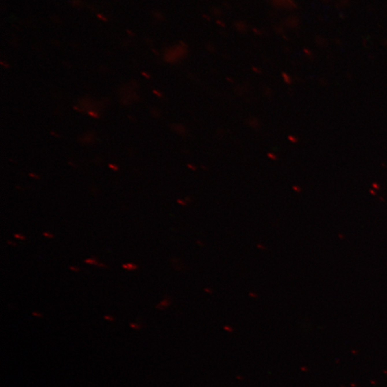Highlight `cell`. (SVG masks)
I'll use <instances>...</instances> for the list:
<instances>
[{"mask_svg": "<svg viewBox=\"0 0 387 387\" xmlns=\"http://www.w3.org/2000/svg\"><path fill=\"white\" fill-rule=\"evenodd\" d=\"M109 167H110V168H112V169H113V170H116H116H118V167H117V166H113V165H109Z\"/></svg>", "mask_w": 387, "mask_h": 387, "instance_id": "cell-15", "label": "cell"}, {"mask_svg": "<svg viewBox=\"0 0 387 387\" xmlns=\"http://www.w3.org/2000/svg\"><path fill=\"white\" fill-rule=\"evenodd\" d=\"M32 315L36 317H42V315L40 314V313H37V312H33V313H32Z\"/></svg>", "mask_w": 387, "mask_h": 387, "instance_id": "cell-14", "label": "cell"}, {"mask_svg": "<svg viewBox=\"0 0 387 387\" xmlns=\"http://www.w3.org/2000/svg\"><path fill=\"white\" fill-rule=\"evenodd\" d=\"M130 326L132 328H134V329H139V327H138V325H136L134 323H131L130 324Z\"/></svg>", "mask_w": 387, "mask_h": 387, "instance_id": "cell-11", "label": "cell"}, {"mask_svg": "<svg viewBox=\"0 0 387 387\" xmlns=\"http://www.w3.org/2000/svg\"><path fill=\"white\" fill-rule=\"evenodd\" d=\"M104 318H105V320H107V321H115V318H113V317H112L110 316H104Z\"/></svg>", "mask_w": 387, "mask_h": 387, "instance_id": "cell-9", "label": "cell"}, {"mask_svg": "<svg viewBox=\"0 0 387 387\" xmlns=\"http://www.w3.org/2000/svg\"><path fill=\"white\" fill-rule=\"evenodd\" d=\"M8 243H9V244L12 245H14V246L17 245H14V244H15V243H14V242H10V241H8Z\"/></svg>", "mask_w": 387, "mask_h": 387, "instance_id": "cell-16", "label": "cell"}, {"mask_svg": "<svg viewBox=\"0 0 387 387\" xmlns=\"http://www.w3.org/2000/svg\"><path fill=\"white\" fill-rule=\"evenodd\" d=\"M43 235H44L45 237H47V238H50V239H51V238H54V235H53V234H50V232H44V233H43Z\"/></svg>", "mask_w": 387, "mask_h": 387, "instance_id": "cell-8", "label": "cell"}, {"mask_svg": "<svg viewBox=\"0 0 387 387\" xmlns=\"http://www.w3.org/2000/svg\"><path fill=\"white\" fill-rule=\"evenodd\" d=\"M267 158H270V160H273V161H275V160L277 159V155H275V153H271V152H268V153H267Z\"/></svg>", "mask_w": 387, "mask_h": 387, "instance_id": "cell-5", "label": "cell"}, {"mask_svg": "<svg viewBox=\"0 0 387 387\" xmlns=\"http://www.w3.org/2000/svg\"><path fill=\"white\" fill-rule=\"evenodd\" d=\"M288 141H289L290 142H291V143H297L298 142V138H297L296 137L294 136H292V135L288 136Z\"/></svg>", "mask_w": 387, "mask_h": 387, "instance_id": "cell-4", "label": "cell"}, {"mask_svg": "<svg viewBox=\"0 0 387 387\" xmlns=\"http://www.w3.org/2000/svg\"><path fill=\"white\" fill-rule=\"evenodd\" d=\"M70 270H73V271H75V272L80 271V269H79L78 267H74V266H71V267H70Z\"/></svg>", "mask_w": 387, "mask_h": 387, "instance_id": "cell-10", "label": "cell"}, {"mask_svg": "<svg viewBox=\"0 0 387 387\" xmlns=\"http://www.w3.org/2000/svg\"><path fill=\"white\" fill-rule=\"evenodd\" d=\"M282 77L283 80L285 81V83L287 84H291L292 83V78H291L290 76L288 74V73H285V72H282Z\"/></svg>", "mask_w": 387, "mask_h": 387, "instance_id": "cell-3", "label": "cell"}, {"mask_svg": "<svg viewBox=\"0 0 387 387\" xmlns=\"http://www.w3.org/2000/svg\"><path fill=\"white\" fill-rule=\"evenodd\" d=\"M14 237H15V238H17V239H19V240H25V236L22 235V234H18V233H17V234H14Z\"/></svg>", "mask_w": 387, "mask_h": 387, "instance_id": "cell-6", "label": "cell"}, {"mask_svg": "<svg viewBox=\"0 0 387 387\" xmlns=\"http://www.w3.org/2000/svg\"><path fill=\"white\" fill-rule=\"evenodd\" d=\"M86 263L89 264H93V265H97L98 267H107V266L105 265L104 264L100 263L98 262L96 260H94L93 258H88V259H86V260L84 261Z\"/></svg>", "mask_w": 387, "mask_h": 387, "instance_id": "cell-1", "label": "cell"}, {"mask_svg": "<svg viewBox=\"0 0 387 387\" xmlns=\"http://www.w3.org/2000/svg\"><path fill=\"white\" fill-rule=\"evenodd\" d=\"M122 267H123V269H125V270H129V271H132V270H136V269H138V267L136 265V264L130 262V263H125L123 264V265H122Z\"/></svg>", "mask_w": 387, "mask_h": 387, "instance_id": "cell-2", "label": "cell"}, {"mask_svg": "<svg viewBox=\"0 0 387 387\" xmlns=\"http://www.w3.org/2000/svg\"><path fill=\"white\" fill-rule=\"evenodd\" d=\"M153 92H154V94H156V95H157L158 97H159V98H161V97H162V94L160 93V92H158V91L153 90Z\"/></svg>", "mask_w": 387, "mask_h": 387, "instance_id": "cell-13", "label": "cell"}, {"mask_svg": "<svg viewBox=\"0 0 387 387\" xmlns=\"http://www.w3.org/2000/svg\"><path fill=\"white\" fill-rule=\"evenodd\" d=\"M252 71H253L254 72H255V73H258V74H261V73H262V71H261V70L260 69V68H257V67H254V66H253V67H252Z\"/></svg>", "mask_w": 387, "mask_h": 387, "instance_id": "cell-7", "label": "cell"}, {"mask_svg": "<svg viewBox=\"0 0 387 387\" xmlns=\"http://www.w3.org/2000/svg\"><path fill=\"white\" fill-rule=\"evenodd\" d=\"M187 166L189 167V168H191V169H192V170H196V167L192 165V164H187Z\"/></svg>", "mask_w": 387, "mask_h": 387, "instance_id": "cell-12", "label": "cell"}]
</instances>
